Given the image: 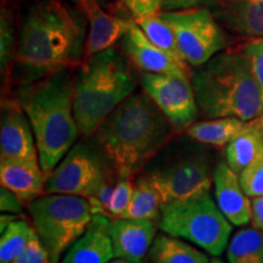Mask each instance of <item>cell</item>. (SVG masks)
Returning <instances> with one entry per match:
<instances>
[{"label":"cell","mask_w":263,"mask_h":263,"mask_svg":"<svg viewBox=\"0 0 263 263\" xmlns=\"http://www.w3.org/2000/svg\"><path fill=\"white\" fill-rule=\"evenodd\" d=\"M80 9L61 0H34L20 25L14 57V77L20 84L34 82L65 68L78 67L84 59L85 20Z\"/></svg>","instance_id":"1"},{"label":"cell","mask_w":263,"mask_h":263,"mask_svg":"<svg viewBox=\"0 0 263 263\" xmlns=\"http://www.w3.org/2000/svg\"><path fill=\"white\" fill-rule=\"evenodd\" d=\"M174 133L149 95L133 93L108 115L95 137L118 178H132L168 145Z\"/></svg>","instance_id":"2"},{"label":"cell","mask_w":263,"mask_h":263,"mask_svg":"<svg viewBox=\"0 0 263 263\" xmlns=\"http://www.w3.org/2000/svg\"><path fill=\"white\" fill-rule=\"evenodd\" d=\"M72 70L54 72L29 83L20 84L16 99L28 117L39 163L49 176L77 140Z\"/></svg>","instance_id":"3"},{"label":"cell","mask_w":263,"mask_h":263,"mask_svg":"<svg viewBox=\"0 0 263 263\" xmlns=\"http://www.w3.org/2000/svg\"><path fill=\"white\" fill-rule=\"evenodd\" d=\"M199 110L207 118L251 121L263 114V97L239 49L218 52L192 74Z\"/></svg>","instance_id":"4"},{"label":"cell","mask_w":263,"mask_h":263,"mask_svg":"<svg viewBox=\"0 0 263 263\" xmlns=\"http://www.w3.org/2000/svg\"><path fill=\"white\" fill-rule=\"evenodd\" d=\"M136 87L130 62L117 49L110 48L84 59L73 76L74 116L81 136L88 138L97 133Z\"/></svg>","instance_id":"5"},{"label":"cell","mask_w":263,"mask_h":263,"mask_svg":"<svg viewBox=\"0 0 263 263\" xmlns=\"http://www.w3.org/2000/svg\"><path fill=\"white\" fill-rule=\"evenodd\" d=\"M197 144L164 147L144 170L143 176L156 189L162 205L210 194L215 170L209 154Z\"/></svg>","instance_id":"6"},{"label":"cell","mask_w":263,"mask_h":263,"mask_svg":"<svg viewBox=\"0 0 263 263\" xmlns=\"http://www.w3.org/2000/svg\"><path fill=\"white\" fill-rule=\"evenodd\" d=\"M159 228L166 234L188 240L212 256L223 254L232 233L230 222L210 194L164 203Z\"/></svg>","instance_id":"7"},{"label":"cell","mask_w":263,"mask_h":263,"mask_svg":"<svg viewBox=\"0 0 263 263\" xmlns=\"http://www.w3.org/2000/svg\"><path fill=\"white\" fill-rule=\"evenodd\" d=\"M33 228L59 263L62 255L84 234L93 218L88 199L66 194H47L28 206Z\"/></svg>","instance_id":"8"},{"label":"cell","mask_w":263,"mask_h":263,"mask_svg":"<svg viewBox=\"0 0 263 263\" xmlns=\"http://www.w3.org/2000/svg\"><path fill=\"white\" fill-rule=\"evenodd\" d=\"M116 176L101 151L78 143L64 156L45 180V194H66L89 199Z\"/></svg>","instance_id":"9"},{"label":"cell","mask_w":263,"mask_h":263,"mask_svg":"<svg viewBox=\"0 0 263 263\" xmlns=\"http://www.w3.org/2000/svg\"><path fill=\"white\" fill-rule=\"evenodd\" d=\"M172 27L183 60L200 67L227 47V37L209 8H196L160 14Z\"/></svg>","instance_id":"10"},{"label":"cell","mask_w":263,"mask_h":263,"mask_svg":"<svg viewBox=\"0 0 263 263\" xmlns=\"http://www.w3.org/2000/svg\"><path fill=\"white\" fill-rule=\"evenodd\" d=\"M143 91L162 111L176 133H185L199 114L195 93L189 78L177 76L143 73Z\"/></svg>","instance_id":"11"},{"label":"cell","mask_w":263,"mask_h":263,"mask_svg":"<svg viewBox=\"0 0 263 263\" xmlns=\"http://www.w3.org/2000/svg\"><path fill=\"white\" fill-rule=\"evenodd\" d=\"M123 55L143 73L177 76L192 80L189 64L157 47L136 22L121 39Z\"/></svg>","instance_id":"12"},{"label":"cell","mask_w":263,"mask_h":263,"mask_svg":"<svg viewBox=\"0 0 263 263\" xmlns=\"http://www.w3.org/2000/svg\"><path fill=\"white\" fill-rule=\"evenodd\" d=\"M0 159L39 160L34 133L17 99H3Z\"/></svg>","instance_id":"13"},{"label":"cell","mask_w":263,"mask_h":263,"mask_svg":"<svg viewBox=\"0 0 263 263\" xmlns=\"http://www.w3.org/2000/svg\"><path fill=\"white\" fill-rule=\"evenodd\" d=\"M219 25L244 38H263V0H215L209 8Z\"/></svg>","instance_id":"14"},{"label":"cell","mask_w":263,"mask_h":263,"mask_svg":"<svg viewBox=\"0 0 263 263\" xmlns=\"http://www.w3.org/2000/svg\"><path fill=\"white\" fill-rule=\"evenodd\" d=\"M216 203L227 219L234 226H246L251 222L252 205L242 189L238 173L226 161L216 166L213 173Z\"/></svg>","instance_id":"15"},{"label":"cell","mask_w":263,"mask_h":263,"mask_svg":"<svg viewBox=\"0 0 263 263\" xmlns=\"http://www.w3.org/2000/svg\"><path fill=\"white\" fill-rule=\"evenodd\" d=\"M45 176L39 160H0V183L29 206L45 194Z\"/></svg>","instance_id":"16"},{"label":"cell","mask_w":263,"mask_h":263,"mask_svg":"<svg viewBox=\"0 0 263 263\" xmlns=\"http://www.w3.org/2000/svg\"><path fill=\"white\" fill-rule=\"evenodd\" d=\"M111 223L108 217L94 215L84 234L66 252L62 263H107L115 258Z\"/></svg>","instance_id":"17"},{"label":"cell","mask_w":263,"mask_h":263,"mask_svg":"<svg viewBox=\"0 0 263 263\" xmlns=\"http://www.w3.org/2000/svg\"><path fill=\"white\" fill-rule=\"evenodd\" d=\"M159 223L149 219L114 218L111 223V238L115 257L143 262L156 236Z\"/></svg>","instance_id":"18"},{"label":"cell","mask_w":263,"mask_h":263,"mask_svg":"<svg viewBox=\"0 0 263 263\" xmlns=\"http://www.w3.org/2000/svg\"><path fill=\"white\" fill-rule=\"evenodd\" d=\"M87 21L89 28L85 39L84 59L114 48L134 24L132 20L114 14L104 8H99L91 12L87 17Z\"/></svg>","instance_id":"19"},{"label":"cell","mask_w":263,"mask_h":263,"mask_svg":"<svg viewBox=\"0 0 263 263\" xmlns=\"http://www.w3.org/2000/svg\"><path fill=\"white\" fill-rule=\"evenodd\" d=\"M254 120L244 121L236 117L210 118L192 124L185 134L190 139L202 145L222 147L232 143L251 128Z\"/></svg>","instance_id":"20"},{"label":"cell","mask_w":263,"mask_h":263,"mask_svg":"<svg viewBox=\"0 0 263 263\" xmlns=\"http://www.w3.org/2000/svg\"><path fill=\"white\" fill-rule=\"evenodd\" d=\"M147 256L150 263H210L202 251L166 233L155 236Z\"/></svg>","instance_id":"21"},{"label":"cell","mask_w":263,"mask_h":263,"mask_svg":"<svg viewBox=\"0 0 263 263\" xmlns=\"http://www.w3.org/2000/svg\"><path fill=\"white\" fill-rule=\"evenodd\" d=\"M262 155L263 134L261 130V121L257 117L254 120V123L249 130L235 138L227 145L226 162L235 173L240 174L241 171H244L249 164Z\"/></svg>","instance_id":"22"},{"label":"cell","mask_w":263,"mask_h":263,"mask_svg":"<svg viewBox=\"0 0 263 263\" xmlns=\"http://www.w3.org/2000/svg\"><path fill=\"white\" fill-rule=\"evenodd\" d=\"M160 195L146 177L140 176L134 183V192L129 205L121 216L126 219H149L159 223L161 216Z\"/></svg>","instance_id":"23"},{"label":"cell","mask_w":263,"mask_h":263,"mask_svg":"<svg viewBox=\"0 0 263 263\" xmlns=\"http://www.w3.org/2000/svg\"><path fill=\"white\" fill-rule=\"evenodd\" d=\"M227 257L229 263H263V232L255 227L239 230L230 240Z\"/></svg>","instance_id":"24"},{"label":"cell","mask_w":263,"mask_h":263,"mask_svg":"<svg viewBox=\"0 0 263 263\" xmlns=\"http://www.w3.org/2000/svg\"><path fill=\"white\" fill-rule=\"evenodd\" d=\"M15 16L8 2H3L2 16H0V64H2V76L5 85L11 80V65L14 64L16 50L15 39Z\"/></svg>","instance_id":"25"},{"label":"cell","mask_w":263,"mask_h":263,"mask_svg":"<svg viewBox=\"0 0 263 263\" xmlns=\"http://www.w3.org/2000/svg\"><path fill=\"white\" fill-rule=\"evenodd\" d=\"M33 233L34 228L24 219L16 218L10 223L0 238V263L15 261L26 249Z\"/></svg>","instance_id":"26"},{"label":"cell","mask_w":263,"mask_h":263,"mask_svg":"<svg viewBox=\"0 0 263 263\" xmlns=\"http://www.w3.org/2000/svg\"><path fill=\"white\" fill-rule=\"evenodd\" d=\"M137 25L154 44L163 49L164 51L170 52L173 57L183 60L172 27L160 15L143 20V21L138 22Z\"/></svg>","instance_id":"27"},{"label":"cell","mask_w":263,"mask_h":263,"mask_svg":"<svg viewBox=\"0 0 263 263\" xmlns=\"http://www.w3.org/2000/svg\"><path fill=\"white\" fill-rule=\"evenodd\" d=\"M163 0H117L108 6L114 14L129 18L136 24L162 12Z\"/></svg>","instance_id":"28"},{"label":"cell","mask_w":263,"mask_h":263,"mask_svg":"<svg viewBox=\"0 0 263 263\" xmlns=\"http://www.w3.org/2000/svg\"><path fill=\"white\" fill-rule=\"evenodd\" d=\"M239 51L244 55L250 71L257 82L263 97V38H255L240 45Z\"/></svg>","instance_id":"29"},{"label":"cell","mask_w":263,"mask_h":263,"mask_svg":"<svg viewBox=\"0 0 263 263\" xmlns=\"http://www.w3.org/2000/svg\"><path fill=\"white\" fill-rule=\"evenodd\" d=\"M242 189L249 197L263 195V155L239 174Z\"/></svg>","instance_id":"30"},{"label":"cell","mask_w":263,"mask_h":263,"mask_svg":"<svg viewBox=\"0 0 263 263\" xmlns=\"http://www.w3.org/2000/svg\"><path fill=\"white\" fill-rule=\"evenodd\" d=\"M134 192V183L130 178H120L115 184V189L110 201V216L111 218H121L124 211L129 205Z\"/></svg>","instance_id":"31"},{"label":"cell","mask_w":263,"mask_h":263,"mask_svg":"<svg viewBox=\"0 0 263 263\" xmlns=\"http://www.w3.org/2000/svg\"><path fill=\"white\" fill-rule=\"evenodd\" d=\"M11 263H54L51 261L48 250L45 249L37 233H33L27 246L15 261Z\"/></svg>","instance_id":"32"},{"label":"cell","mask_w":263,"mask_h":263,"mask_svg":"<svg viewBox=\"0 0 263 263\" xmlns=\"http://www.w3.org/2000/svg\"><path fill=\"white\" fill-rule=\"evenodd\" d=\"M114 180H115V178L108 179L107 182H105L103 185L100 186V189H99L93 196H90L89 199H88V201H89V203H90L93 216L101 215V216H105V217H108V218H111L108 209H110L111 196H112L115 184H116V183H114Z\"/></svg>","instance_id":"33"},{"label":"cell","mask_w":263,"mask_h":263,"mask_svg":"<svg viewBox=\"0 0 263 263\" xmlns=\"http://www.w3.org/2000/svg\"><path fill=\"white\" fill-rule=\"evenodd\" d=\"M24 206L25 205L21 202V200L14 193L2 186V189H0V210H2V212L20 215V213H22V207Z\"/></svg>","instance_id":"34"},{"label":"cell","mask_w":263,"mask_h":263,"mask_svg":"<svg viewBox=\"0 0 263 263\" xmlns=\"http://www.w3.org/2000/svg\"><path fill=\"white\" fill-rule=\"evenodd\" d=\"M213 3H215V0H163L162 11L210 8Z\"/></svg>","instance_id":"35"},{"label":"cell","mask_w":263,"mask_h":263,"mask_svg":"<svg viewBox=\"0 0 263 263\" xmlns=\"http://www.w3.org/2000/svg\"><path fill=\"white\" fill-rule=\"evenodd\" d=\"M66 2L73 4L76 8L80 9L81 11L88 17V16H89L93 11H95L97 9L106 6L107 0H66Z\"/></svg>","instance_id":"36"},{"label":"cell","mask_w":263,"mask_h":263,"mask_svg":"<svg viewBox=\"0 0 263 263\" xmlns=\"http://www.w3.org/2000/svg\"><path fill=\"white\" fill-rule=\"evenodd\" d=\"M252 205V226L263 232V195L254 197Z\"/></svg>","instance_id":"37"},{"label":"cell","mask_w":263,"mask_h":263,"mask_svg":"<svg viewBox=\"0 0 263 263\" xmlns=\"http://www.w3.org/2000/svg\"><path fill=\"white\" fill-rule=\"evenodd\" d=\"M107 263H144V262H137V261H132V259H127V258H122V257H115L112 258L110 262Z\"/></svg>","instance_id":"38"},{"label":"cell","mask_w":263,"mask_h":263,"mask_svg":"<svg viewBox=\"0 0 263 263\" xmlns=\"http://www.w3.org/2000/svg\"><path fill=\"white\" fill-rule=\"evenodd\" d=\"M210 263H224L222 261V259H219V258H217V257H215V258H212L211 261H210Z\"/></svg>","instance_id":"39"},{"label":"cell","mask_w":263,"mask_h":263,"mask_svg":"<svg viewBox=\"0 0 263 263\" xmlns=\"http://www.w3.org/2000/svg\"><path fill=\"white\" fill-rule=\"evenodd\" d=\"M259 121H261V130H262V134H263V114L259 116Z\"/></svg>","instance_id":"40"},{"label":"cell","mask_w":263,"mask_h":263,"mask_svg":"<svg viewBox=\"0 0 263 263\" xmlns=\"http://www.w3.org/2000/svg\"><path fill=\"white\" fill-rule=\"evenodd\" d=\"M112 2H117V0H112Z\"/></svg>","instance_id":"41"}]
</instances>
